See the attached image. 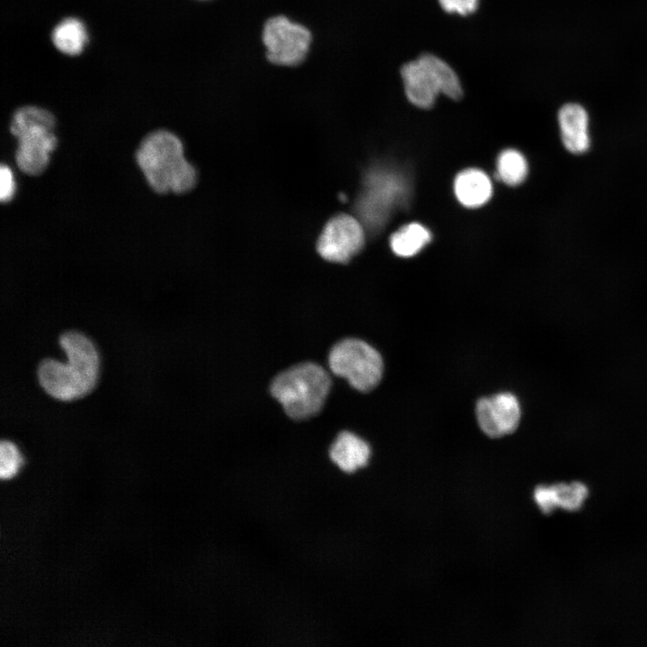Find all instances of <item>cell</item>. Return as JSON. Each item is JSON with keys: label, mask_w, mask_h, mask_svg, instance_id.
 Returning a JSON list of instances; mask_svg holds the SVG:
<instances>
[{"label": "cell", "mask_w": 647, "mask_h": 647, "mask_svg": "<svg viewBox=\"0 0 647 647\" xmlns=\"http://www.w3.org/2000/svg\"><path fill=\"white\" fill-rule=\"evenodd\" d=\"M59 345L67 361L54 359L41 360L37 377L44 392L63 402L79 399L95 386L100 372V357L93 342L77 331L63 332Z\"/></svg>", "instance_id": "cell-1"}, {"label": "cell", "mask_w": 647, "mask_h": 647, "mask_svg": "<svg viewBox=\"0 0 647 647\" xmlns=\"http://www.w3.org/2000/svg\"><path fill=\"white\" fill-rule=\"evenodd\" d=\"M136 157L148 184L156 193L182 194L196 184V169L186 160L180 138L170 131L156 130L148 134Z\"/></svg>", "instance_id": "cell-2"}, {"label": "cell", "mask_w": 647, "mask_h": 647, "mask_svg": "<svg viewBox=\"0 0 647 647\" xmlns=\"http://www.w3.org/2000/svg\"><path fill=\"white\" fill-rule=\"evenodd\" d=\"M331 388L327 371L313 362L299 363L277 375L270 393L288 416L305 420L323 408Z\"/></svg>", "instance_id": "cell-3"}, {"label": "cell", "mask_w": 647, "mask_h": 647, "mask_svg": "<svg viewBox=\"0 0 647 647\" xmlns=\"http://www.w3.org/2000/svg\"><path fill=\"white\" fill-rule=\"evenodd\" d=\"M53 114L42 108L24 106L14 112L10 130L18 140L15 161L24 173L39 175L48 167L58 144Z\"/></svg>", "instance_id": "cell-4"}, {"label": "cell", "mask_w": 647, "mask_h": 647, "mask_svg": "<svg viewBox=\"0 0 647 647\" xmlns=\"http://www.w3.org/2000/svg\"><path fill=\"white\" fill-rule=\"evenodd\" d=\"M408 100L420 108H430L439 93L457 100L463 91L452 67L432 54H423L404 64L401 70Z\"/></svg>", "instance_id": "cell-5"}, {"label": "cell", "mask_w": 647, "mask_h": 647, "mask_svg": "<svg viewBox=\"0 0 647 647\" xmlns=\"http://www.w3.org/2000/svg\"><path fill=\"white\" fill-rule=\"evenodd\" d=\"M328 364L334 375L346 378L360 392L374 389L381 381L384 370L380 353L366 341L355 338L336 343L329 353Z\"/></svg>", "instance_id": "cell-6"}, {"label": "cell", "mask_w": 647, "mask_h": 647, "mask_svg": "<svg viewBox=\"0 0 647 647\" xmlns=\"http://www.w3.org/2000/svg\"><path fill=\"white\" fill-rule=\"evenodd\" d=\"M408 186L400 175L383 169H373L367 175L357 202V211L364 225L377 230L392 212L407 199Z\"/></svg>", "instance_id": "cell-7"}, {"label": "cell", "mask_w": 647, "mask_h": 647, "mask_svg": "<svg viewBox=\"0 0 647 647\" xmlns=\"http://www.w3.org/2000/svg\"><path fill=\"white\" fill-rule=\"evenodd\" d=\"M261 40L270 63L282 66H295L301 64L307 57L312 43V34L305 25L279 14L265 22Z\"/></svg>", "instance_id": "cell-8"}, {"label": "cell", "mask_w": 647, "mask_h": 647, "mask_svg": "<svg viewBox=\"0 0 647 647\" xmlns=\"http://www.w3.org/2000/svg\"><path fill=\"white\" fill-rule=\"evenodd\" d=\"M364 243L362 223L350 215L339 214L325 224L316 249L329 261L346 263L362 249Z\"/></svg>", "instance_id": "cell-9"}, {"label": "cell", "mask_w": 647, "mask_h": 647, "mask_svg": "<svg viewBox=\"0 0 647 647\" xmlns=\"http://www.w3.org/2000/svg\"><path fill=\"white\" fill-rule=\"evenodd\" d=\"M475 414L484 434L491 438H501L518 428L521 409L513 394L502 392L481 398L476 403Z\"/></svg>", "instance_id": "cell-10"}, {"label": "cell", "mask_w": 647, "mask_h": 647, "mask_svg": "<svg viewBox=\"0 0 647 647\" xmlns=\"http://www.w3.org/2000/svg\"><path fill=\"white\" fill-rule=\"evenodd\" d=\"M558 123L563 145L572 154L581 155L590 146L589 114L581 104L569 102L561 107Z\"/></svg>", "instance_id": "cell-11"}, {"label": "cell", "mask_w": 647, "mask_h": 647, "mask_svg": "<svg viewBox=\"0 0 647 647\" xmlns=\"http://www.w3.org/2000/svg\"><path fill=\"white\" fill-rule=\"evenodd\" d=\"M371 456L369 444L350 431H341L331 444L329 457L341 472L353 474L365 467Z\"/></svg>", "instance_id": "cell-12"}, {"label": "cell", "mask_w": 647, "mask_h": 647, "mask_svg": "<svg viewBox=\"0 0 647 647\" xmlns=\"http://www.w3.org/2000/svg\"><path fill=\"white\" fill-rule=\"evenodd\" d=\"M589 493L586 485L580 482L538 485L533 492L534 501L545 514L561 507L566 510H579Z\"/></svg>", "instance_id": "cell-13"}, {"label": "cell", "mask_w": 647, "mask_h": 647, "mask_svg": "<svg viewBox=\"0 0 647 647\" xmlns=\"http://www.w3.org/2000/svg\"><path fill=\"white\" fill-rule=\"evenodd\" d=\"M458 201L467 208H477L486 203L492 196V185L488 175L478 169L460 172L454 182Z\"/></svg>", "instance_id": "cell-14"}, {"label": "cell", "mask_w": 647, "mask_h": 647, "mask_svg": "<svg viewBox=\"0 0 647 647\" xmlns=\"http://www.w3.org/2000/svg\"><path fill=\"white\" fill-rule=\"evenodd\" d=\"M52 41L62 53L77 55L82 52L87 41L85 27L78 19L72 17L64 19L54 28Z\"/></svg>", "instance_id": "cell-15"}, {"label": "cell", "mask_w": 647, "mask_h": 647, "mask_svg": "<svg viewBox=\"0 0 647 647\" xmlns=\"http://www.w3.org/2000/svg\"><path fill=\"white\" fill-rule=\"evenodd\" d=\"M430 239V232L424 226L411 223L391 235L390 246L396 255L410 257L418 253Z\"/></svg>", "instance_id": "cell-16"}, {"label": "cell", "mask_w": 647, "mask_h": 647, "mask_svg": "<svg viewBox=\"0 0 647 647\" xmlns=\"http://www.w3.org/2000/svg\"><path fill=\"white\" fill-rule=\"evenodd\" d=\"M527 174V163L525 156L514 149L502 151L497 159L498 178L510 186L521 183Z\"/></svg>", "instance_id": "cell-17"}, {"label": "cell", "mask_w": 647, "mask_h": 647, "mask_svg": "<svg viewBox=\"0 0 647 647\" xmlns=\"http://www.w3.org/2000/svg\"><path fill=\"white\" fill-rule=\"evenodd\" d=\"M22 464V455L14 443L2 440L0 444V476L2 479L13 477Z\"/></svg>", "instance_id": "cell-18"}, {"label": "cell", "mask_w": 647, "mask_h": 647, "mask_svg": "<svg viewBox=\"0 0 647 647\" xmlns=\"http://www.w3.org/2000/svg\"><path fill=\"white\" fill-rule=\"evenodd\" d=\"M15 192V182L9 166L2 164L0 168V198L2 202L10 201Z\"/></svg>", "instance_id": "cell-19"}, {"label": "cell", "mask_w": 647, "mask_h": 647, "mask_svg": "<svg viewBox=\"0 0 647 647\" xmlns=\"http://www.w3.org/2000/svg\"><path fill=\"white\" fill-rule=\"evenodd\" d=\"M441 7L448 13L466 15L474 13L478 7V0H439Z\"/></svg>", "instance_id": "cell-20"}]
</instances>
